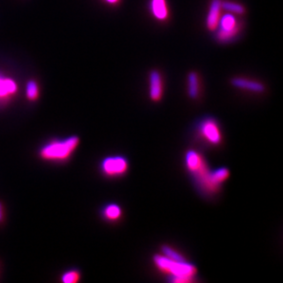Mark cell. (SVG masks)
Instances as JSON below:
<instances>
[{
  "instance_id": "obj_3",
  "label": "cell",
  "mask_w": 283,
  "mask_h": 283,
  "mask_svg": "<svg viewBox=\"0 0 283 283\" xmlns=\"http://www.w3.org/2000/svg\"><path fill=\"white\" fill-rule=\"evenodd\" d=\"M80 144L78 136L49 141L39 150V157L43 160L62 162L69 159Z\"/></svg>"
},
{
  "instance_id": "obj_16",
  "label": "cell",
  "mask_w": 283,
  "mask_h": 283,
  "mask_svg": "<svg viewBox=\"0 0 283 283\" xmlns=\"http://www.w3.org/2000/svg\"><path fill=\"white\" fill-rule=\"evenodd\" d=\"M221 7L226 11L235 14H244L246 9L242 6L241 4L231 2V1H223L221 2Z\"/></svg>"
},
{
  "instance_id": "obj_11",
  "label": "cell",
  "mask_w": 283,
  "mask_h": 283,
  "mask_svg": "<svg viewBox=\"0 0 283 283\" xmlns=\"http://www.w3.org/2000/svg\"><path fill=\"white\" fill-rule=\"evenodd\" d=\"M17 90L18 86L13 79L0 76V100L7 99L13 96Z\"/></svg>"
},
{
  "instance_id": "obj_5",
  "label": "cell",
  "mask_w": 283,
  "mask_h": 283,
  "mask_svg": "<svg viewBox=\"0 0 283 283\" xmlns=\"http://www.w3.org/2000/svg\"><path fill=\"white\" fill-rule=\"evenodd\" d=\"M129 170V161L122 155L104 157L99 163V171L106 178H121Z\"/></svg>"
},
{
  "instance_id": "obj_14",
  "label": "cell",
  "mask_w": 283,
  "mask_h": 283,
  "mask_svg": "<svg viewBox=\"0 0 283 283\" xmlns=\"http://www.w3.org/2000/svg\"><path fill=\"white\" fill-rule=\"evenodd\" d=\"M160 249H161V254L167 257H169V258H172V259L177 260V261H187L188 260L186 257L182 255L180 252L176 250L173 247L169 246V245H162Z\"/></svg>"
},
{
  "instance_id": "obj_7",
  "label": "cell",
  "mask_w": 283,
  "mask_h": 283,
  "mask_svg": "<svg viewBox=\"0 0 283 283\" xmlns=\"http://www.w3.org/2000/svg\"><path fill=\"white\" fill-rule=\"evenodd\" d=\"M150 82V98L152 102L159 103L163 97V82L159 72L153 70L149 76Z\"/></svg>"
},
{
  "instance_id": "obj_1",
  "label": "cell",
  "mask_w": 283,
  "mask_h": 283,
  "mask_svg": "<svg viewBox=\"0 0 283 283\" xmlns=\"http://www.w3.org/2000/svg\"><path fill=\"white\" fill-rule=\"evenodd\" d=\"M184 167L195 189L201 195L211 198L220 193L223 187L215 183L213 170L203 153L196 150L186 151L184 154Z\"/></svg>"
},
{
  "instance_id": "obj_17",
  "label": "cell",
  "mask_w": 283,
  "mask_h": 283,
  "mask_svg": "<svg viewBox=\"0 0 283 283\" xmlns=\"http://www.w3.org/2000/svg\"><path fill=\"white\" fill-rule=\"evenodd\" d=\"M39 86L34 80H29L26 84V97L29 101H35L39 97Z\"/></svg>"
},
{
  "instance_id": "obj_19",
  "label": "cell",
  "mask_w": 283,
  "mask_h": 283,
  "mask_svg": "<svg viewBox=\"0 0 283 283\" xmlns=\"http://www.w3.org/2000/svg\"><path fill=\"white\" fill-rule=\"evenodd\" d=\"M107 3H109V4H116V3H118V0H105Z\"/></svg>"
},
{
  "instance_id": "obj_15",
  "label": "cell",
  "mask_w": 283,
  "mask_h": 283,
  "mask_svg": "<svg viewBox=\"0 0 283 283\" xmlns=\"http://www.w3.org/2000/svg\"><path fill=\"white\" fill-rule=\"evenodd\" d=\"M81 279V272L79 269H73L65 271L61 276L62 283H76Z\"/></svg>"
},
{
  "instance_id": "obj_12",
  "label": "cell",
  "mask_w": 283,
  "mask_h": 283,
  "mask_svg": "<svg viewBox=\"0 0 283 283\" xmlns=\"http://www.w3.org/2000/svg\"><path fill=\"white\" fill-rule=\"evenodd\" d=\"M187 92L188 96L191 99H197L200 95V83H199V77L195 72L189 73L187 77Z\"/></svg>"
},
{
  "instance_id": "obj_2",
  "label": "cell",
  "mask_w": 283,
  "mask_h": 283,
  "mask_svg": "<svg viewBox=\"0 0 283 283\" xmlns=\"http://www.w3.org/2000/svg\"><path fill=\"white\" fill-rule=\"evenodd\" d=\"M152 261L159 271L167 276V282L173 283H192L196 282L197 267L194 263L177 261L162 254L152 257Z\"/></svg>"
},
{
  "instance_id": "obj_8",
  "label": "cell",
  "mask_w": 283,
  "mask_h": 283,
  "mask_svg": "<svg viewBox=\"0 0 283 283\" xmlns=\"http://www.w3.org/2000/svg\"><path fill=\"white\" fill-rule=\"evenodd\" d=\"M100 215L104 221L108 223H117L123 216V210L116 203H109L104 205L100 211Z\"/></svg>"
},
{
  "instance_id": "obj_6",
  "label": "cell",
  "mask_w": 283,
  "mask_h": 283,
  "mask_svg": "<svg viewBox=\"0 0 283 283\" xmlns=\"http://www.w3.org/2000/svg\"><path fill=\"white\" fill-rule=\"evenodd\" d=\"M220 21V27L216 34V39L219 42H231L238 34L240 26L236 23L234 16L225 15Z\"/></svg>"
},
{
  "instance_id": "obj_10",
  "label": "cell",
  "mask_w": 283,
  "mask_h": 283,
  "mask_svg": "<svg viewBox=\"0 0 283 283\" xmlns=\"http://www.w3.org/2000/svg\"><path fill=\"white\" fill-rule=\"evenodd\" d=\"M221 2V0L211 1L206 18V27L211 31H214L218 27L220 21V11L222 9Z\"/></svg>"
},
{
  "instance_id": "obj_18",
  "label": "cell",
  "mask_w": 283,
  "mask_h": 283,
  "mask_svg": "<svg viewBox=\"0 0 283 283\" xmlns=\"http://www.w3.org/2000/svg\"><path fill=\"white\" fill-rule=\"evenodd\" d=\"M4 220V208H3V205L0 202V223Z\"/></svg>"
},
{
  "instance_id": "obj_13",
  "label": "cell",
  "mask_w": 283,
  "mask_h": 283,
  "mask_svg": "<svg viewBox=\"0 0 283 283\" xmlns=\"http://www.w3.org/2000/svg\"><path fill=\"white\" fill-rule=\"evenodd\" d=\"M152 14L159 21H164L168 16V8L166 0H152Z\"/></svg>"
},
{
  "instance_id": "obj_9",
  "label": "cell",
  "mask_w": 283,
  "mask_h": 283,
  "mask_svg": "<svg viewBox=\"0 0 283 283\" xmlns=\"http://www.w3.org/2000/svg\"><path fill=\"white\" fill-rule=\"evenodd\" d=\"M231 84L238 89L247 90L253 93L260 94L265 91V85L257 81H252L242 77H235L231 80Z\"/></svg>"
},
{
  "instance_id": "obj_4",
  "label": "cell",
  "mask_w": 283,
  "mask_h": 283,
  "mask_svg": "<svg viewBox=\"0 0 283 283\" xmlns=\"http://www.w3.org/2000/svg\"><path fill=\"white\" fill-rule=\"evenodd\" d=\"M195 137L204 145L217 148L224 142V134L221 125L216 118L206 116L199 119L194 127Z\"/></svg>"
}]
</instances>
